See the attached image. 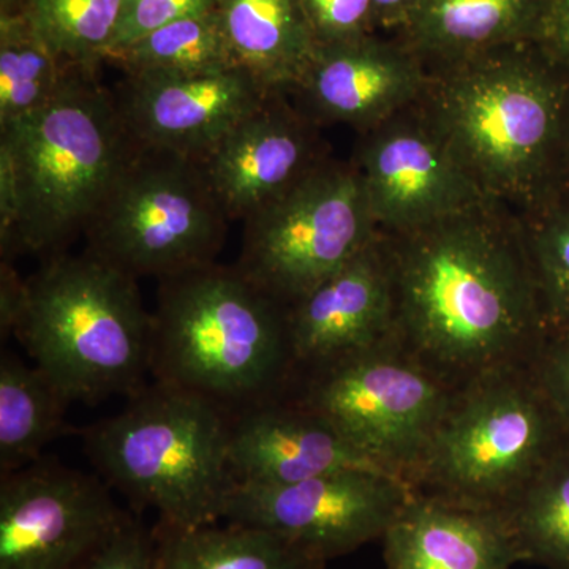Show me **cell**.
Instances as JSON below:
<instances>
[{"mask_svg":"<svg viewBox=\"0 0 569 569\" xmlns=\"http://www.w3.org/2000/svg\"><path fill=\"white\" fill-rule=\"evenodd\" d=\"M501 208L391 236L396 329L443 381L530 365L548 332L523 227Z\"/></svg>","mask_w":569,"mask_h":569,"instance_id":"6da1fadb","label":"cell"},{"mask_svg":"<svg viewBox=\"0 0 569 569\" xmlns=\"http://www.w3.org/2000/svg\"><path fill=\"white\" fill-rule=\"evenodd\" d=\"M419 100L492 203L537 211L559 194L569 133V74L537 43L430 70Z\"/></svg>","mask_w":569,"mask_h":569,"instance_id":"7a4b0ae2","label":"cell"},{"mask_svg":"<svg viewBox=\"0 0 569 569\" xmlns=\"http://www.w3.org/2000/svg\"><path fill=\"white\" fill-rule=\"evenodd\" d=\"M114 91L80 70L39 111L0 126V164L10 171L17 219L2 260L66 253L137 153Z\"/></svg>","mask_w":569,"mask_h":569,"instance_id":"3957f363","label":"cell"},{"mask_svg":"<svg viewBox=\"0 0 569 569\" xmlns=\"http://www.w3.org/2000/svg\"><path fill=\"white\" fill-rule=\"evenodd\" d=\"M151 316L153 381L204 397L230 417L279 399L295 367L290 307L236 264L159 280Z\"/></svg>","mask_w":569,"mask_h":569,"instance_id":"277c9868","label":"cell"},{"mask_svg":"<svg viewBox=\"0 0 569 569\" xmlns=\"http://www.w3.org/2000/svg\"><path fill=\"white\" fill-rule=\"evenodd\" d=\"M13 337L70 402L130 397L148 385L152 316L138 280L88 250L44 258L26 279Z\"/></svg>","mask_w":569,"mask_h":569,"instance_id":"5b68a950","label":"cell"},{"mask_svg":"<svg viewBox=\"0 0 569 569\" xmlns=\"http://www.w3.org/2000/svg\"><path fill=\"white\" fill-rule=\"evenodd\" d=\"M230 425L211 400L153 381L82 440L103 481L133 508L153 509L164 526L200 527L223 520L234 485Z\"/></svg>","mask_w":569,"mask_h":569,"instance_id":"8992f818","label":"cell"},{"mask_svg":"<svg viewBox=\"0 0 569 569\" xmlns=\"http://www.w3.org/2000/svg\"><path fill=\"white\" fill-rule=\"evenodd\" d=\"M568 438L529 365L503 367L451 396L411 477L427 496L505 509Z\"/></svg>","mask_w":569,"mask_h":569,"instance_id":"52a82bcc","label":"cell"},{"mask_svg":"<svg viewBox=\"0 0 569 569\" xmlns=\"http://www.w3.org/2000/svg\"><path fill=\"white\" fill-rule=\"evenodd\" d=\"M230 219L201 162L138 148L86 231V249L123 274L167 279L216 263Z\"/></svg>","mask_w":569,"mask_h":569,"instance_id":"ba28073f","label":"cell"},{"mask_svg":"<svg viewBox=\"0 0 569 569\" xmlns=\"http://www.w3.org/2000/svg\"><path fill=\"white\" fill-rule=\"evenodd\" d=\"M378 234L358 168L326 159L244 220L236 268L291 307Z\"/></svg>","mask_w":569,"mask_h":569,"instance_id":"9c48e42d","label":"cell"},{"mask_svg":"<svg viewBox=\"0 0 569 569\" xmlns=\"http://www.w3.org/2000/svg\"><path fill=\"white\" fill-rule=\"evenodd\" d=\"M299 403L337 427L362 455L410 481L451 400L445 381L387 343L312 367Z\"/></svg>","mask_w":569,"mask_h":569,"instance_id":"30bf717a","label":"cell"},{"mask_svg":"<svg viewBox=\"0 0 569 569\" xmlns=\"http://www.w3.org/2000/svg\"><path fill=\"white\" fill-rule=\"evenodd\" d=\"M413 493L406 478L365 470L295 485L234 482L223 520L271 531L329 561L383 538Z\"/></svg>","mask_w":569,"mask_h":569,"instance_id":"8fae6325","label":"cell"},{"mask_svg":"<svg viewBox=\"0 0 569 569\" xmlns=\"http://www.w3.org/2000/svg\"><path fill=\"white\" fill-rule=\"evenodd\" d=\"M130 518L102 479L41 458L0 478V569H80Z\"/></svg>","mask_w":569,"mask_h":569,"instance_id":"7c38bea8","label":"cell"},{"mask_svg":"<svg viewBox=\"0 0 569 569\" xmlns=\"http://www.w3.org/2000/svg\"><path fill=\"white\" fill-rule=\"evenodd\" d=\"M353 163L380 233H413L492 203L419 102L362 132Z\"/></svg>","mask_w":569,"mask_h":569,"instance_id":"4fadbf2b","label":"cell"},{"mask_svg":"<svg viewBox=\"0 0 569 569\" xmlns=\"http://www.w3.org/2000/svg\"><path fill=\"white\" fill-rule=\"evenodd\" d=\"M269 93L241 67L187 77L126 74L114 89L138 144L198 162L208 159Z\"/></svg>","mask_w":569,"mask_h":569,"instance_id":"5bb4252c","label":"cell"},{"mask_svg":"<svg viewBox=\"0 0 569 569\" xmlns=\"http://www.w3.org/2000/svg\"><path fill=\"white\" fill-rule=\"evenodd\" d=\"M429 69L402 39L370 33L342 43L318 44L291 89L296 107L318 127L347 123L366 132L425 96Z\"/></svg>","mask_w":569,"mask_h":569,"instance_id":"9a60e30c","label":"cell"},{"mask_svg":"<svg viewBox=\"0 0 569 569\" xmlns=\"http://www.w3.org/2000/svg\"><path fill=\"white\" fill-rule=\"evenodd\" d=\"M326 159L317 123L272 92L201 164L228 219L244 222Z\"/></svg>","mask_w":569,"mask_h":569,"instance_id":"2e32d148","label":"cell"},{"mask_svg":"<svg viewBox=\"0 0 569 569\" xmlns=\"http://www.w3.org/2000/svg\"><path fill=\"white\" fill-rule=\"evenodd\" d=\"M392 329L395 269L383 233L290 307L295 366H323L383 346Z\"/></svg>","mask_w":569,"mask_h":569,"instance_id":"e0dca14e","label":"cell"},{"mask_svg":"<svg viewBox=\"0 0 569 569\" xmlns=\"http://www.w3.org/2000/svg\"><path fill=\"white\" fill-rule=\"evenodd\" d=\"M228 460L234 482L242 485H295L347 470L395 475L312 408L280 399L231 417Z\"/></svg>","mask_w":569,"mask_h":569,"instance_id":"ac0fdd59","label":"cell"},{"mask_svg":"<svg viewBox=\"0 0 569 569\" xmlns=\"http://www.w3.org/2000/svg\"><path fill=\"white\" fill-rule=\"evenodd\" d=\"M381 539L388 569H509L523 561L505 509L417 490Z\"/></svg>","mask_w":569,"mask_h":569,"instance_id":"d6986e66","label":"cell"},{"mask_svg":"<svg viewBox=\"0 0 569 569\" xmlns=\"http://www.w3.org/2000/svg\"><path fill=\"white\" fill-rule=\"evenodd\" d=\"M549 0H413L400 39L427 69L537 43Z\"/></svg>","mask_w":569,"mask_h":569,"instance_id":"ffe728a7","label":"cell"},{"mask_svg":"<svg viewBox=\"0 0 569 569\" xmlns=\"http://www.w3.org/2000/svg\"><path fill=\"white\" fill-rule=\"evenodd\" d=\"M216 11L238 67L290 93L317 50L301 0H217Z\"/></svg>","mask_w":569,"mask_h":569,"instance_id":"44dd1931","label":"cell"},{"mask_svg":"<svg viewBox=\"0 0 569 569\" xmlns=\"http://www.w3.org/2000/svg\"><path fill=\"white\" fill-rule=\"evenodd\" d=\"M153 535L157 569H326L328 563L279 535L241 523L157 522Z\"/></svg>","mask_w":569,"mask_h":569,"instance_id":"7402d4cb","label":"cell"},{"mask_svg":"<svg viewBox=\"0 0 569 569\" xmlns=\"http://www.w3.org/2000/svg\"><path fill=\"white\" fill-rule=\"evenodd\" d=\"M70 400L39 366L17 355L0 356V473L43 458L44 447L61 436Z\"/></svg>","mask_w":569,"mask_h":569,"instance_id":"603a6c76","label":"cell"},{"mask_svg":"<svg viewBox=\"0 0 569 569\" xmlns=\"http://www.w3.org/2000/svg\"><path fill=\"white\" fill-rule=\"evenodd\" d=\"M123 74L216 73L238 67L217 11L194 14L141 37L107 59Z\"/></svg>","mask_w":569,"mask_h":569,"instance_id":"cb8c5ba5","label":"cell"},{"mask_svg":"<svg viewBox=\"0 0 569 569\" xmlns=\"http://www.w3.org/2000/svg\"><path fill=\"white\" fill-rule=\"evenodd\" d=\"M505 511L523 561L569 569V438Z\"/></svg>","mask_w":569,"mask_h":569,"instance_id":"d4e9b609","label":"cell"},{"mask_svg":"<svg viewBox=\"0 0 569 569\" xmlns=\"http://www.w3.org/2000/svg\"><path fill=\"white\" fill-rule=\"evenodd\" d=\"M77 71L47 47L24 14H0V126L50 103Z\"/></svg>","mask_w":569,"mask_h":569,"instance_id":"484cf974","label":"cell"},{"mask_svg":"<svg viewBox=\"0 0 569 569\" xmlns=\"http://www.w3.org/2000/svg\"><path fill=\"white\" fill-rule=\"evenodd\" d=\"M129 0H31L22 11L63 63L97 71L107 61Z\"/></svg>","mask_w":569,"mask_h":569,"instance_id":"4316f807","label":"cell"},{"mask_svg":"<svg viewBox=\"0 0 569 569\" xmlns=\"http://www.w3.org/2000/svg\"><path fill=\"white\" fill-rule=\"evenodd\" d=\"M523 224L548 331L569 332V200L556 198Z\"/></svg>","mask_w":569,"mask_h":569,"instance_id":"83f0119b","label":"cell"},{"mask_svg":"<svg viewBox=\"0 0 569 569\" xmlns=\"http://www.w3.org/2000/svg\"><path fill=\"white\" fill-rule=\"evenodd\" d=\"M318 44L342 43L376 33L372 0H301Z\"/></svg>","mask_w":569,"mask_h":569,"instance_id":"f1b7e54d","label":"cell"},{"mask_svg":"<svg viewBox=\"0 0 569 569\" xmlns=\"http://www.w3.org/2000/svg\"><path fill=\"white\" fill-rule=\"evenodd\" d=\"M529 367L535 383L569 437V332H546Z\"/></svg>","mask_w":569,"mask_h":569,"instance_id":"f546056e","label":"cell"},{"mask_svg":"<svg viewBox=\"0 0 569 569\" xmlns=\"http://www.w3.org/2000/svg\"><path fill=\"white\" fill-rule=\"evenodd\" d=\"M217 0H129L123 13L118 36L112 43L107 59L127 44L133 43L141 37L148 36L163 26L209 13L216 10ZM107 62V61H104Z\"/></svg>","mask_w":569,"mask_h":569,"instance_id":"4dcf8cb0","label":"cell"},{"mask_svg":"<svg viewBox=\"0 0 569 569\" xmlns=\"http://www.w3.org/2000/svg\"><path fill=\"white\" fill-rule=\"evenodd\" d=\"M80 569H157L153 529L132 515Z\"/></svg>","mask_w":569,"mask_h":569,"instance_id":"1f68e13d","label":"cell"},{"mask_svg":"<svg viewBox=\"0 0 569 569\" xmlns=\"http://www.w3.org/2000/svg\"><path fill=\"white\" fill-rule=\"evenodd\" d=\"M537 44L569 74V0H549Z\"/></svg>","mask_w":569,"mask_h":569,"instance_id":"d6a6232c","label":"cell"},{"mask_svg":"<svg viewBox=\"0 0 569 569\" xmlns=\"http://www.w3.org/2000/svg\"><path fill=\"white\" fill-rule=\"evenodd\" d=\"M26 305V279H21L11 261L0 266V336L2 342L14 336Z\"/></svg>","mask_w":569,"mask_h":569,"instance_id":"836d02e7","label":"cell"},{"mask_svg":"<svg viewBox=\"0 0 569 569\" xmlns=\"http://www.w3.org/2000/svg\"><path fill=\"white\" fill-rule=\"evenodd\" d=\"M413 6V0H372L373 13H376L377 29L400 31L406 24L408 11Z\"/></svg>","mask_w":569,"mask_h":569,"instance_id":"e575fe53","label":"cell"},{"mask_svg":"<svg viewBox=\"0 0 569 569\" xmlns=\"http://www.w3.org/2000/svg\"><path fill=\"white\" fill-rule=\"evenodd\" d=\"M31 0H0V14L22 13Z\"/></svg>","mask_w":569,"mask_h":569,"instance_id":"d590c367","label":"cell"},{"mask_svg":"<svg viewBox=\"0 0 569 569\" xmlns=\"http://www.w3.org/2000/svg\"><path fill=\"white\" fill-rule=\"evenodd\" d=\"M569 186V133H568V142H567V151H565V159H563V167H561V176H560V186H559V192L560 187ZM559 197V194H557Z\"/></svg>","mask_w":569,"mask_h":569,"instance_id":"8d00e7d4","label":"cell"}]
</instances>
